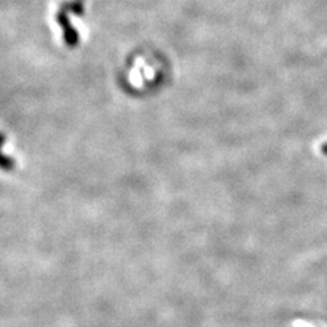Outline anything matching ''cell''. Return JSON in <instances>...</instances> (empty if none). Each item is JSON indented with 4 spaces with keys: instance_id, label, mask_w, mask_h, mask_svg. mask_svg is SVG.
Wrapping results in <instances>:
<instances>
[{
    "instance_id": "cell-1",
    "label": "cell",
    "mask_w": 327,
    "mask_h": 327,
    "mask_svg": "<svg viewBox=\"0 0 327 327\" xmlns=\"http://www.w3.org/2000/svg\"><path fill=\"white\" fill-rule=\"evenodd\" d=\"M322 153H323L324 156H327V144H324L323 146H322Z\"/></svg>"
}]
</instances>
